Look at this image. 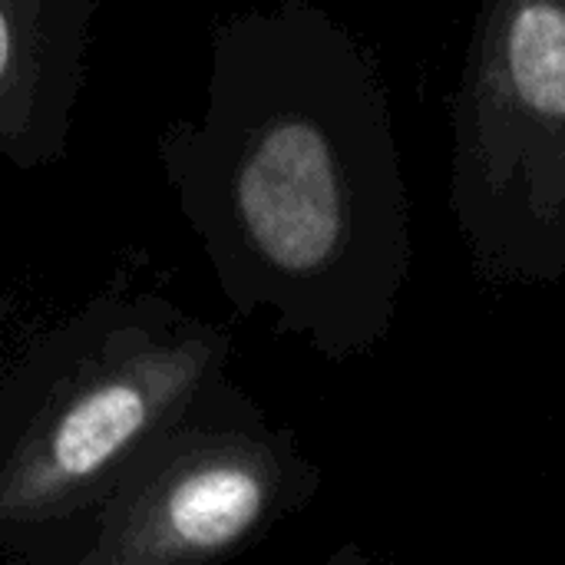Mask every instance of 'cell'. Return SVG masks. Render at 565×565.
<instances>
[{
  "instance_id": "cell-5",
  "label": "cell",
  "mask_w": 565,
  "mask_h": 565,
  "mask_svg": "<svg viewBox=\"0 0 565 565\" xmlns=\"http://www.w3.org/2000/svg\"><path fill=\"white\" fill-rule=\"evenodd\" d=\"M99 0H0V159L20 172L66 159Z\"/></svg>"
},
{
  "instance_id": "cell-1",
  "label": "cell",
  "mask_w": 565,
  "mask_h": 565,
  "mask_svg": "<svg viewBox=\"0 0 565 565\" xmlns=\"http://www.w3.org/2000/svg\"><path fill=\"white\" fill-rule=\"evenodd\" d=\"M235 315L328 361L374 351L414 265L411 192L374 53L324 7L278 0L212 30L205 109L156 142Z\"/></svg>"
},
{
  "instance_id": "cell-4",
  "label": "cell",
  "mask_w": 565,
  "mask_h": 565,
  "mask_svg": "<svg viewBox=\"0 0 565 565\" xmlns=\"http://www.w3.org/2000/svg\"><path fill=\"white\" fill-rule=\"evenodd\" d=\"M321 490L298 434L212 374L146 444L79 565H209L255 550Z\"/></svg>"
},
{
  "instance_id": "cell-2",
  "label": "cell",
  "mask_w": 565,
  "mask_h": 565,
  "mask_svg": "<svg viewBox=\"0 0 565 565\" xmlns=\"http://www.w3.org/2000/svg\"><path fill=\"white\" fill-rule=\"evenodd\" d=\"M232 334L156 291L109 288L46 331L0 384V556L79 565L109 497Z\"/></svg>"
},
{
  "instance_id": "cell-3",
  "label": "cell",
  "mask_w": 565,
  "mask_h": 565,
  "mask_svg": "<svg viewBox=\"0 0 565 565\" xmlns=\"http://www.w3.org/2000/svg\"><path fill=\"white\" fill-rule=\"evenodd\" d=\"M450 209L477 271L565 275V0H480L454 93Z\"/></svg>"
}]
</instances>
